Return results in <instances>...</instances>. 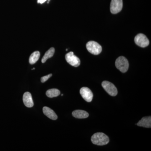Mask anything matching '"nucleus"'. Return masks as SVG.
<instances>
[{
  "mask_svg": "<svg viewBox=\"0 0 151 151\" xmlns=\"http://www.w3.org/2000/svg\"><path fill=\"white\" fill-rule=\"evenodd\" d=\"M115 65L116 67L122 73H125L129 69V61L124 56L119 57L116 59Z\"/></svg>",
  "mask_w": 151,
  "mask_h": 151,
  "instance_id": "obj_2",
  "label": "nucleus"
},
{
  "mask_svg": "<svg viewBox=\"0 0 151 151\" xmlns=\"http://www.w3.org/2000/svg\"><path fill=\"white\" fill-rule=\"evenodd\" d=\"M43 112L45 116L52 120H56L58 119V116L54 111L48 107H44Z\"/></svg>",
  "mask_w": 151,
  "mask_h": 151,
  "instance_id": "obj_11",
  "label": "nucleus"
},
{
  "mask_svg": "<svg viewBox=\"0 0 151 151\" xmlns=\"http://www.w3.org/2000/svg\"><path fill=\"white\" fill-rule=\"evenodd\" d=\"M135 43L142 47H146L148 46L150 41L147 37L143 34H139L135 37Z\"/></svg>",
  "mask_w": 151,
  "mask_h": 151,
  "instance_id": "obj_6",
  "label": "nucleus"
},
{
  "mask_svg": "<svg viewBox=\"0 0 151 151\" xmlns=\"http://www.w3.org/2000/svg\"><path fill=\"white\" fill-rule=\"evenodd\" d=\"M23 101L24 104L28 108H32L34 106L32 97L29 92H26L24 93L23 97Z\"/></svg>",
  "mask_w": 151,
  "mask_h": 151,
  "instance_id": "obj_9",
  "label": "nucleus"
},
{
  "mask_svg": "<svg viewBox=\"0 0 151 151\" xmlns=\"http://www.w3.org/2000/svg\"><path fill=\"white\" fill-rule=\"evenodd\" d=\"M40 57V52L38 51L34 52L31 55L29 58L30 64H34L37 62Z\"/></svg>",
  "mask_w": 151,
  "mask_h": 151,
  "instance_id": "obj_14",
  "label": "nucleus"
},
{
  "mask_svg": "<svg viewBox=\"0 0 151 151\" xmlns=\"http://www.w3.org/2000/svg\"><path fill=\"white\" fill-rule=\"evenodd\" d=\"M91 141L94 145L103 146L109 142V138L103 133H97L94 134L91 137Z\"/></svg>",
  "mask_w": 151,
  "mask_h": 151,
  "instance_id": "obj_1",
  "label": "nucleus"
},
{
  "mask_svg": "<svg viewBox=\"0 0 151 151\" xmlns=\"http://www.w3.org/2000/svg\"><path fill=\"white\" fill-rule=\"evenodd\" d=\"M55 51V50L54 48H53V47H51L49 50H48L45 52L44 55L42 57V63H45L48 58L52 57L53 56V55L54 54Z\"/></svg>",
  "mask_w": 151,
  "mask_h": 151,
  "instance_id": "obj_13",
  "label": "nucleus"
},
{
  "mask_svg": "<svg viewBox=\"0 0 151 151\" xmlns=\"http://www.w3.org/2000/svg\"><path fill=\"white\" fill-rule=\"evenodd\" d=\"M52 76V74H48V75L45 76H43V77L41 78V81L42 83H44L45 81H47L49 78L51 77Z\"/></svg>",
  "mask_w": 151,
  "mask_h": 151,
  "instance_id": "obj_16",
  "label": "nucleus"
},
{
  "mask_svg": "<svg viewBox=\"0 0 151 151\" xmlns=\"http://www.w3.org/2000/svg\"><path fill=\"white\" fill-rule=\"evenodd\" d=\"M65 58L66 61L72 66L78 67L80 65V59L74 55L73 52H70L65 55Z\"/></svg>",
  "mask_w": 151,
  "mask_h": 151,
  "instance_id": "obj_5",
  "label": "nucleus"
},
{
  "mask_svg": "<svg viewBox=\"0 0 151 151\" xmlns=\"http://www.w3.org/2000/svg\"><path fill=\"white\" fill-rule=\"evenodd\" d=\"M137 125L139 127L150 128L151 127V116L143 117L140 121L138 122Z\"/></svg>",
  "mask_w": 151,
  "mask_h": 151,
  "instance_id": "obj_10",
  "label": "nucleus"
},
{
  "mask_svg": "<svg viewBox=\"0 0 151 151\" xmlns=\"http://www.w3.org/2000/svg\"><path fill=\"white\" fill-rule=\"evenodd\" d=\"M102 86L106 92L111 96H116L118 94V90L115 85L108 81H103Z\"/></svg>",
  "mask_w": 151,
  "mask_h": 151,
  "instance_id": "obj_4",
  "label": "nucleus"
},
{
  "mask_svg": "<svg viewBox=\"0 0 151 151\" xmlns=\"http://www.w3.org/2000/svg\"><path fill=\"white\" fill-rule=\"evenodd\" d=\"M47 0H37V3H40V4H43V3L45 2V1ZM50 1V0H48V2Z\"/></svg>",
  "mask_w": 151,
  "mask_h": 151,
  "instance_id": "obj_17",
  "label": "nucleus"
},
{
  "mask_svg": "<svg viewBox=\"0 0 151 151\" xmlns=\"http://www.w3.org/2000/svg\"><path fill=\"white\" fill-rule=\"evenodd\" d=\"M80 93L81 97H83L85 101L88 103L91 102L93 99V93L88 87H82L80 90Z\"/></svg>",
  "mask_w": 151,
  "mask_h": 151,
  "instance_id": "obj_8",
  "label": "nucleus"
},
{
  "mask_svg": "<svg viewBox=\"0 0 151 151\" xmlns=\"http://www.w3.org/2000/svg\"><path fill=\"white\" fill-rule=\"evenodd\" d=\"M46 94L47 97L50 98L56 97L60 94V91L56 89H49L46 92Z\"/></svg>",
  "mask_w": 151,
  "mask_h": 151,
  "instance_id": "obj_15",
  "label": "nucleus"
},
{
  "mask_svg": "<svg viewBox=\"0 0 151 151\" xmlns=\"http://www.w3.org/2000/svg\"><path fill=\"white\" fill-rule=\"evenodd\" d=\"M72 116L76 119H86L89 117V113L83 110H76L72 112Z\"/></svg>",
  "mask_w": 151,
  "mask_h": 151,
  "instance_id": "obj_12",
  "label": "nucleus"
},
{
  "mask_svg": "<svg viewBox=\"0 0 151 151\" xmlns=\"http://www.w3.org/2000/svg\"><path fill=\"white\" fill-rule=\"evenodd\" d=\"M123 0H111V12L116 14L120 12L123 8Z\"/></svg>",
  "mask_w": 151,
  "mask_h": 151,
  "instance_id": "obj_7",
  "label": "nucleus"
},
{
  "mask_svg": "<svg viewBox=\"0 0 151 151\" xmlns=\"http://www.w3.org/2000/svg\"><path fill=\"white\" fill-rule=\"evenodd\" d=\"M86 47L89 52L95 55L100 54L102 50V46L94 41H90L87 42Z\"/></svg>",
  "mask_w": 151,
  "mask_h": 151,
  "instance_id": "obj_3",
  "label": "nucleus"
}]
</instances>
